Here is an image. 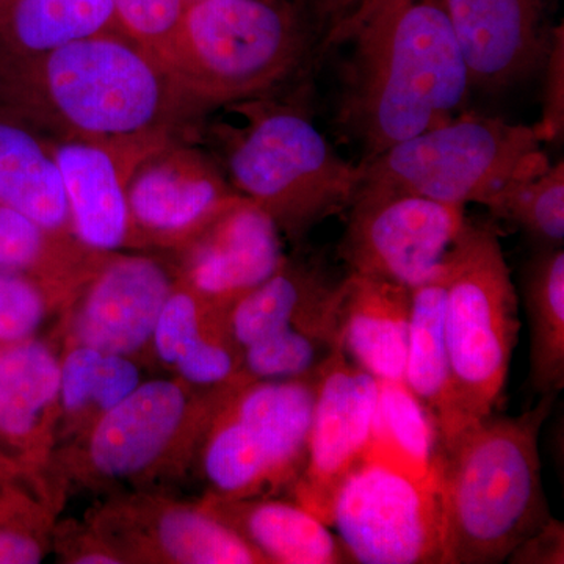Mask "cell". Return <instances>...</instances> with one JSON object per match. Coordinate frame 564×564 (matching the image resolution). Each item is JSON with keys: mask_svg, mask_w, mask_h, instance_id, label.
<instances>
[{"mask_svg": "<svg viewBox=\"0 0 564 564\" xmlns=\"http://www.w3.org/2000/svg\"><path fill=\"white\" fill-rule=\"evenodd\" d=\"M0 109L51 139L141 152L184 140L207 113L155 55L120 31L0 61Z\"/></svg>", "mask_w": 564, "mask_h": 564, "instance_id": "obj_1", "label": "cell"}, {"mask_svg": "<svg viewBox=\"0 0 564 564\" xmlns=\"http://www.w3.org/2000/svg\"><path fill=\"white\" fill-rule=\"evenodd\" d=\"M336 46V122L361 162L462 113L473 90L444 0H362L318 54Z\"/></svg>", "mask_w": 564, "mask_h": 564, "instance_id": "obj_2", "label": "cell"}, {"mask_svg": "<svg viewBox=\"0 0 564 564\" xmlns=\"http://www.w3.org/2000/svg\"><path fill=\"white\" fill-rule=\"evenodd\" d=\"M556 395L516 417L491 414L437 448L443 564H497L552 518L540 433Z\"/></svg>", "mask_w": 564, "mask_h": 564, "instance_id": "obj_3", "label": "cell"}, {"mask_svg": "<svg viewBox=\"0 0 564 564\" xmlns=\"http://www.w3.org/2000/svg\"><path fill=\"white\" fill-rule=\"evenodd\" d=\"M226 109L243 124L215 128L218 165L234 191L269 214L289 239H304L350 207L362 184V163L336 151L304 104L267 95Z\"/></svg>", "mask_w": 564, "mask_h": 564, "instance_id": "obj_4", "label": "cell"}, {"mask_svg": "<svg viewBox=\"0 0 564 564\" xmlns=\"http://www.w3.org/2000/svg\"><path fill=\"white\" fill-rule=\"evenodd\" d=\"M317 54L310 20L288 0H191L163 66L204 110L261 98Z\"/></svg>", "mask_w": 564, "mask_h": 564, "instance_id": "obj_5", "label": "cell"}, {"mask_svg": "<svg viewBox=\"0 0 564 564\" xmlns=\"http://www.w3.org/2000/svg\"><path fill=\"white\" fill-rule=\"evenodd\" d=\"M361 163L362 184L489 212L551 165L533 126L463 111Z\"/></svg>", "mask_w": 564, "mask_h": 564, "instance_id": "obj_6", "label": "cell"}, {"mask_svg": "<svg viewBox=\"0 0 564 564\" xmlns=\"http://www.w3.org/2000/svg\"><path fill=\"white\" fill-rule=\"evenodd\" d=\"M444 328L466 425L494 414L518 344L519 303L499 234L467 220L444 259Z\"/></svg>", "mask_w": 564, "mask_h": 564, "instance_id": "obj_7", "label": "cell"}, {"mask_svg": "<svg viewBox=\"0 0 564 564\" xmlns=\"http://www.w3.org/2000/svg\"><path fill=\"white\" fill-rule=\"evenodd\" d=\"M318 375L248 381L215 414L204 474L220 499L296 485L304 469Z\"/></svg>", "mask_w": 564, "mask_h": 564, "instance_id": "obj_8", "label": "cell"}, {"mask_svg": "<svg viewBox=\"0 0 564 564\" xmlns=\"http://www.w3.org/2000/svg\"><path fill=\"white\" fill-rule=\"evenodd\" d=\"M336 536L359 564H443L436 484L367 456L334 503Z\"/></svg>", "mask_w": 564, "mask_h": 564, "instance_id": "obj_9", "label": "cell"}, {"mask_svg": "<svg viewBox=\"0 0 564 564\" xmlns=\"http://www.w3.org/2000/svg\"><path fill=\"white\" fill-rule=\"evenodd\" d=\"M466 207L361 184L340 242L348 273L414 289L444 262L466 225Z\"/></svg>", "mask_w": 564, "mask_h": 564, "instance_id": "obj_10", "label": "cell"}, {"mask_svg": "<svg viewBox=\"0 0 564 564\" xmlns=\"http://www.w3.org/2000/svg\"><path fill=\"white\" fill-rule=\"evenodd\" d=\"M378 380L339 348L318 375L306 464L293 486L295 502L329 527L337 494L369 456Z\"/></svg>", "mask_w": 564, "mask_h": 564, "instance_id": "obj_11", "label": "cell"}, {"mask_svg": "<svg viewBox=\"0 0 564 564\" xmlns=\"http://www.w3.org/2000/svg\"><path fill=\"white\" fill-rule=\"evenodd\" d=\"M237 195L214 158L185 140L169 141L129 176L133 237L187 243Z\"/></svg>", "mask_w": 564, "mask_h": 564, "instance_id": "obj_12", "label": "cell"}, {"mask_svg": "<svg viewBox=\"0 0 564 564\" xmlns=\"http://www.w3.org/2000/svg\"><path fill=\"white\" fill-rule=\"evenodd\" d=\"M473 88L499 91L541 73L556 0H444Z\"/></svg>", "mask_w": 564, "mask_h": 564, "instance_id": "obj_13", "label": "cell"}, {"mask_svg": "<svg viewBox=\"0 0 564 564\" xmlns=\"http://www.w3.org/2000/svg\"><path fill=\"white\" fill-rule=\"evenodd\" d=\"M276 223L237 195L187 242L184 282L228 307L285 262Z\"/></svg>", "mask_w": 564, "mask_h": 564, "instance_id": "obj_14", "label": "cell"}, {"mask_svg": "<svg viewBox=\"0 0 564 564\" xmlns=\"http://www.w3.org/2000/svg\"><path fill=\"white\" fill-rule=\"evenodd\" d=\"M74 321L77 345L129 356L150 343L172 278L154 259L121 256L99 263Z\"/></svg>", "mask_w": 564, "mask_h": 564, "instance_id": "obj_15", "label": "cell"}, {"mask_svg": "<svg viewBox=\"0 0 564 564\" xmlns=\"http://www.w3.org/2000/svg\"><path fill=\"white\" fill-rule=\"evenodd\" d=\"M51 147L65 185L74 237L102 254L131 242L128 181L135 163L150 151L63 139H51Z\"/></svg>", "mask_w": 564, "mask_h": 564, "instance_id": "obj_16", "label": "cell"}, {"mask_svg": "<svg viewBox=\"0 0 564 564\" xmlns=\"http://www.w3.org/2000/svg\"><path fill=\"white\" fill-rule=\"evenodd\" d=\"M188 397L173 381L140 383L106 411L88 443L91 466L104 477L129 478L152 466L188 415Z\"/></svg>", "mask_w": 564, "mask_h": 564, "instance_id": "obj_17", "label": "cell"}, {"mask_svg": "<svg viewBox=\"0 0 564 564\" xmlns=\"http://www.w3.org/2000/svg\"><path fill=\"white\" fill-rule=\"evenodd\" d=\"M343 288L344 351L375 380L403 383L411 289L355 273L344 278Z\"/></svg>", "mask_w": 564, "mask_h": 564, "instance_id": "obj_18", "label": "cell"}, {"mask_svg": "<svg viewBox=\"0 0 564 564\" xmlns=\"http://www.w3.org/2000/svg\"><path fill=\"white\" fill-rule=\"evenodd\" d=\"M444 262L417 288L411 289L410 329L403 384L429 414L437 448L458 436L466 422L456 403L454 377L444 328Z\"/></svg>", "mask_w": 564, "mask_h": 564, "instance_id": "obj_19", "label": "cell"}, {"mask_svg": "<svg viewBox=\"0 0 564 564\" xmlns=\"http://www.w3.org/2000/svg\"><path fill=\"white\" fill-rule=\"evenodd\" d=\"M209 511L236 530L263 563H351L336 533L299 502L215 497Z\"/></svg>", "mask_w": 564, "mask_h": 564, "instance_id": "obj_20", "label": "cell"}, {"mask_svg": "<svg viewBox=\"0 0 564 564\" xmlns=\"http://www.w3.org/2000/svg\"><path fill=\"white\" fill-rule=\"evenodd\" d=\"M0 204L21 212L47 231L68 234V199L50 135L0 109Z\"/></svg>", "mask_w": 564, "mask_h": 564, "instance_id": "obj_21", "label": "cell"}, {"mask_svg": "<svg viewBox=\"0 0 564 564\" xmlns=\"http://www.w3.org/2000/svg\"><path fill=\"white\" fill-rule=\"evenodd\" d=\"M118 31L110 0H0V61L50 54Z\"/></svg>", "mask_w": 564, "mask_h": 564, "instance_id": "obj_22", "label": "cell"}, {"mask_svg": "<svg viewBox=\"0 0 564 564\" xmlns=\"http://www.w3.org/2000/svg\"><path fill=\"white\" fill-rule=\"evenodd\" d=\"M340 281L321 269L285 259L280 269L226 307L240 350L289 328L332 299Z\"/></svg>", "mask_w": 564, "mask_h": 564, "instance_id": "obj_23", "label": "cell"}, {"mask_svg": "<svg viewBox=\"0 0 564 564\" xmlns=\"http://www.w3.org/2000/svg\"><path fill=\"white\" fill-rule=\"evenodd\" d=\"M61 393V362L35 339L0 348V443L25 451Z\"/></svg>", "mask_w": 564, "mask_h": 564, "instance_id": "obj_24", "label": "cell"}, {"mask_svg": "<svg viewBox=\"0 0 564 564\" xmlns=\"http://www.w3.org/2000/svg\"><path fill=\"white\" fill-rule=\"evenodd\" d=\"M343 281L328 302L289 328L243 348L240 377L247 381L291 380L318 372L343 348Z\"/></svg>", "mask_w": 564, "mask_h": 564, "instance_id": "obj_25", "label": "cell"}, {"mask_svg": "<svg viewBox=\"0 0 564 564\" xmlns=\"http://www.w3.org/2000/svg\"><path fill=\"white\" fill-rule=\"evenodd\" d=\"M530 323V383L543 395L564 386V251L540 248L524 276Z\"/></svg>", "mask_w": 564, "mask_h": 564, "instance_id": "obj_26", "label": "cell"}, {"mask_svg": "<svg viewBox=\"0 0 564 564\" xmlns=\"http://www.w3.org/2000/svg\"><path fill=\"white\" fill-rule=\"evenodd\" d=\"M378 383L369 456L436 484L437 436L429 414L403 383Z\"/></svg>", "mask_w": 564, "mask_h": 564, "instance_id": "obj_27", "label": "cell"}, {"mask_svg": "<svg viewBox=\"0 0 564 564\" xmlns=\"http://www.w3.org/2000/svg\"><path fill=\"white\" fill-rule=\"evenodd\" d=\"M88 252L96 251L0 204V272L24 274L51 289L79 274Z\"/></svg>", "mask_w": 564, "mask_h": 564, "instance_id": "obj_28", "label": "cell"}, {"mask_svg": "<svg viewBox=\"0 0 564 564\" xmlns=\"http://www.w3.org/2000/svg\"><path fill=\"white\" fill-rule=\"evenodd\" d=\"M141 383L129 356L77 345L61 362L58 402L68 414H104Z\"/></svg>", "mask_w": 564, "mask_h": 564, "instance_id": "obj_29", "label": "cell"}, {"mask_svg": "<svg viewBox=\"0 0 564 564\" xmlns=\"http://www.w3.org/2000/svg\"><path fill=\"white\" fill-rule=\"evenodd\" d=\"M159 545L166 556L187 564L263 563L262 556L209 510L176 508L159 518Z\"/></svg>", "mask_w": 564, "mask_h": 564, "instance_id": "obj_30", "label": "cell"}, {"mask_svg": "<svg viewBox=\"0 0 564 564\" xmlns=\"http://www.w3.org/2000/svg\"><path fill=\"white\" fill-rule=\"evenodd\" d=\"M492 217L513 223L540 248H563L564 163L549 165L503 196Z\"/></svg>", "mask_w": 564, "mask_h": 564, "instance_id": "obj_31", "label": "cell"}, {"mask_svg": "<svg viewBox=\"0 0 564 564\" xmlns=\"http://www.w3.org/2000/svg\"><path fill=\"white\" fill-rule=\"evenodd\" d=\"M110 3L118 31L162 62L176 36L188 0H110Z\"/></svg>", "mask_w": 564, "mask_h": 564, "instance_id": "obj_32", "label": "cell"}, {"mask_svg": "<svg viewBox=\"0 0 564 564\" xmlns=\"http://www.w3.org/2000/svg\"><path fill=\"white\" fill-rule=\"evenodd\" d=\"M46 292L33 278L0 272V348L33 339L46 318Z\"/></svg>", "mask_w": 564, "mask_h": 564, "instance_id": "obj_33", "label": "cell"}, {"mask_svg": "<svg viewBox=\"0 0 564 564\" xmlns=\"http://www.w3.org/2000/svg\"><path fill=\"white\" fill-rule=\"evenodd\" d=\"M541 73L543 82V109L541 118L533 124L541 143L562 141L564 135V31L560 24L549 47Z\"/></svg>", "mask_w": 564, "mask_h": 564, "instance_id": "obj_34", "label": "cell"}, {"mask_svg": "<svg viewBox=\"0 0 564 564\" xmlns=\"http://www.w3.org/2000/svg\"><path fill=\"white\" fill-rule=\"evenodd\" d=\"M516 564H563L564 529L562 522L551 518L540 530L530 534L508 556Z\"/></svg>", "mask_w": 564, "mask_h": 564, "instance_id": "obj_35", "label": "cell"}, {"mask_svg": "<svg viewBox=\"0 0 564 564\" xmlns=\"http://www.w3.org/2000/svg\"><path fill=\"white\" fill-rule=\"evenodd\" d=\"M361 2L362 0H303L300 3L317 39V54L323 41L328 39Z\"/></svg>", "mask_w": 564, "mask_h": 564, "instance_id": "obj_36", "label": "cell"}, {"mask_svg": "<svg viewBox=\"0 0 564 564\" xmlns=\"http://www.w3.org/2000/svg\"><path fill=\"white\" fill-rule=\"evenodd\" d=\"M43 560V549L31 534L0 527V564H36Z\"/></svg>", "mask_w": 564, "mask_h": 564, "instance_id": "obj_37", "label": "cell"}, {"mask_svg": "<svg viewBox=\"0 0 564 564\" xmlns=\"http://www.w3.org/2000/svg\"><path fill=\"white\" fill-rule=\"evenodd\" d=\"M76 563L80 564H115L120 563V560L115 558V556L107 554H99V552H90V554H85L82 556H77Z\"/></svg>", "mask_w": 564, "mask_h": 564, "instance_id": "obj_38", "label": "cell"}, {"mask_svg": "<svg viewBox=\"0 0 564 564\" xmlns=\"http://www.w3.org/2000/svg\"><path fill=\"white\" fill-rule=\"evenodd\" d=\"M188 2H191V0H188Z\"/></svg>", "mask_w": 564, "mask_h": 564, "instance_id": "obj_39", "label": "cell"}]
</instances>
